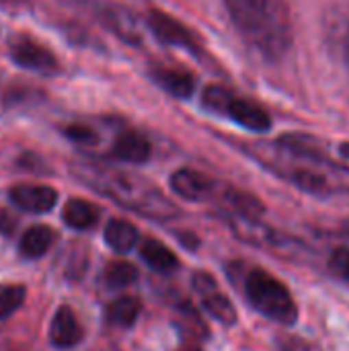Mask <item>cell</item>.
<instances>
[{
    "label": "cell",
    "mask_w": 349,
    "mask_h": 351,
    "mask_svg": "<svg viewBox=\"0 0 349 351\" xmlns=\"http://www.w3.org/2000/svg\"><path fill=\"white\" fill-rule=\"evenodd\" d=\"M105 243L115 253H128L138 243V228L128 220H111L105 226Z\"/></svg>",
    "instance_id": "cell-16"
},
{
    "label": "cell",
    "mask_w": 349,
    "mask_h": 351,
    "mask_svg": "<svg viewBox=\"0 0 349 351\" xmlns=\"http://www.w3.org/2000/svg\"><path fill=\"white\" fill-rule=\"evenodd\" d=\"M171 187L177 195H181L183 199H189V202H204L216 193V183L210 177H206L193 169L177 171L171 177Z\"/></svg>",
    "instance_id": "cell-8"
},
{
    "label": "cell",
    "mask_w": 349,
    "mask_h": 351,
    "mask_svg": "<svg viewBox=\"0 0 349 351\" xmlns=\"http://www.w3.org/2000/svg\"><path fill=\"white\" fill-rule=\"evenodd\" d=\"M142 311V304L134 296H121L113 300L107 308V321L117 327H132Z\"/></svg>",
    "instance_id": "cell-18"
},
{
    "label": "cell",
    "mask_w": 349,
    "mask_h": 351,
    "mask_svg": "<svg viewBox=\"0 0 349 351\" xmlns=\"http://www.w3.org/2000/svg\"><path fill=\"white\" fill-rule=\"evenodd\" d=\"M66 136L74 142H95V132L91 128H84V125H70L66 128Z\"/></svg>",
    "instance_id": "cell-22"
},
{
    "label": "cell",
    "mask_w": 349,
    "mask_h": 351,
    "mask_svg": "<svg viewBox=\"0 0 349 351\" xmlns=\"http://www.w3.org/2000/svg\"><path fill=\"white\" fill-rule=\"evenodd\" d=\"M62 218L64 222L74 228V230H86L91 226L97 224L99 220V208L84 202V199H70L66 206H64V212H62Z\"/></svg>",
    "instance_id": "cell-15"
},
{
    "label": "cell",
    "mask_w": 349,
    "mask_h": 351,
    "mask_svg": "<svg viewBox=\"0 0 349 351\" xmlns=\"http://www.w3.org/2000/svg\"><path fill=\"white\" fill-rule=\"evenodd\" d=\"M140 257L144 259V263L150 269H154L158 274H171L179 267V259L173 255V251L167 249L156 239H146L140 245Z\"/></svg>",
    "instance_id": "cell-13"
},
{
    "label": "cell",
    "mask_w": 349,
    "mask_h": 351,
    "mask_svg": "<svg viewBox=\"0 0 349 351\" xmlns=\"http://www.w3.org/2000/svg\"><path fill=\"white\" fill-rule=\"evenodd\" d=\"M148 25L163 43L185 47V49H195V41H193L191 31L183 23L173 19L171 14H165L160 10H152L148 14Z\"/></svg>",
    "instance_id": "cell-7"
},
{
    "label": "cell",
    "mask_w": 349,
    "mask_h": 351,
    "mask_svg": "<svg viewBox=\"0 0 349 351\" xmlns=\"http://www.w3.org/2000/svg\"><path fill=\"white\" fill-rule=\"evenodd\" d=\"M247 298L253 304L255 311H259L263 317L282 323V325H294L298 319V308L288 292V288L269 276L263 269H255L247 276Z\"/></svg>",
    "instance_id": "cell-3"
},
{
    "label": "cell",
    "mask_w": 349,
    "mask_h": 351,
    "mask_svg": "<svg viewBox=\"0 0 349 351\" xmlns=\"http://www.w3.org/2000/svg\"><path fill=\"white\" fill-rule=\"evenodd\" d=\"M10 202L19 210L31 214H45L56 206L58 193L56 189L45 185H16L10 189Z\"/></svg>",
    "instance_id": "cell-9"
},
{
    "label": "cell",
    "mask_w": 349,
    "mask_h": 351,
    "mask_svg": "<svg viewBox=\"0 0 349 351\" xmlns=\"http://www.w3.org/2000/svg\"><path fill=\"white\" fill-rule=\"evenodd\" d=\"M193 284H195V290H197V292L202 294V298H204V308H206L216 321H220L222 325H234V323H237V311H234L232 302H230L224 294H220V292L216 290V282H214L208 274L195 276Z\"/></svg>",
    "instance_id": "cell-6"
},
{
    "label": "cell",
    "mask_w": 349,
    "mask_h": 351,
    "mask_svg": "<svg viewBox=\"0 0 349 351\" xmlns=\"http://www.w3.org/2000/svg\"><path fill=\"white\" fill-rule=\"evenodd\" d=\"M80 339H82V329L74 313L68 306H62L51 319L49 341L60 350H68V348H74Z\"/></svg>",
    "instance_id": "cell-10"
},
{
    "label": "cell",
    "mask_w": 349,
    "mask_h": 351,
    "mask_svg": "<svg viewBox=\"0 0 349 351\" xmlns=\"http://www.w3.org/2000/svg\"><path fill=\"white\" fill-rule=\"evenodd\" d=\"M72 173L97 193L113 199L121 208L132 210L144 218L163 222V220H171L179 216L177 206L171 199H167L158 187H154L152 183H148L146 179L138 175H132L113 167L97 165L91 160L74 162Z\"/></svg>",
    "instance_id": "cell-1"
},
{
    "label": "cell",
    "mask_w": 349,
    "mask_h": 351,
    "mask_svg": "<svg viewBox=\"0 0 349 351\" xmlns=\"http://www.w3.org/2000/svg\"><path fill=\"white\" fill-rule=\"evenodd\" d=\"M243 39L267 60L282 58L292 43V25L282 0H224Z\"/></svg>",
    "instance_id": "cell-2"
},
{
    "label": "cell",
    "mask_w": 349,
    "mask_h": 351,
    "mask_svg": "<svg viewBox=\"0 0 349 351\" xmlns=\"http://www.w3.org/2000/svg\"><path fill=\"white\" fill-rule=\"evenodd\" d=\"M101 16H103L105 25L115 35H119L123 41H128V43H140V39H142L140 25H138V21L128 10H123L119 6H109V8H105L101 12Z\"/></svg>",
    "instance_id": "cell-12"
},
{
    "label": "cell",
    "mask_w": 349,
    "mask_h": 351,
    "mask_svg": "<svg viewBox=\"0 0 349 351\" xmlns=\"http://www.w3.org/2000/svg\"><path fill=\"white\" fill-rule=\"evenodd\" d=\"M138 280V269L128 263V261H111L105 267V276L103 282L109 290H117V288H125L130 284H134Z\"/></svg>",
    "instance_id": "cell-19"
},
{
    "label": "cell",
    "mask_w": 349,
    "mask_h": 351,
    "mask_svg": "<svg viewBox=\"0 0 349 351\" xmlns=\"http://www.w3.org/2000/svg\"><path fill=\"white\" fill-rule=\"evenodd\" d=\"M10 56L19 66L39 72V74H51L58 68L56 56L47 47H43L41 43H37L29 37L14 39L10 45Z\"/></svg>",
    "instance_id": "cell-5"
},
{
    "label": "cell",
    "mask_w": 349,
    "mask_h": 351,
    "mask_svg": "<svg viewBox=\"0 0 349 351\" xmlns=\"http://www.w3.org/2000/svg\"><path fill=\"white\" fill-rule=\"evenodd\" d=\"M25 302L23 286H0V319L10 317Z\"/></svg>",
    "instance_id": "cell-20"
},
{
    "label": "cell",
    "mask_w": 349,
    "mask_h": 351,
    "mask_svg": "<svg viewBox=\"0 0 349 351\" xmlns=\"http://www.w3.org/2000/svg\"><path fill=\"white\" fill-rule=\"evenodd\" d=\"M154 80L173 97L187 99L195 90V80L189 72L185 70H173V68H158L152 72Z\"/></svg>",
    "instance_id": "cell-14"
},
{
    "label": "cell",
    "mask_w": 349,
    "mask_h": 351,
    "mask_svg": "<svg viewBox=\"0 0 349 351\" xmlns=\"http://www.w3.org/2000/svg\"><path fill=\"white\" fill-rule=\"evenodd\" d=\"M344 56H346V66H348V72H349V31H348V37H346V47H344Z\"/></svg>",
    "instance_id": "cell-24"
},
{
    "label": "cell",
    "mask_w": 349,
    "mask_h": 351,
    "mask_svg": "<svg viewBox=\"0 0 349 351\" xmlns=\"http://www.w3.org/2000/svg\"><path fill=\"white\" fill-rule=\"evenodd\" d=\"M51 243H53V232L47 226H31L21 237L19 249L27 259H39L47 253Z\"/></svg>",
    "instance_id": "cell-17"
},
{
    "label": "cell",
    "mask_w": 349,
    "mask_h": 351,
    "mask_svg": "<svg viewBox=\"0 0 349 351\" xmlns=\"http://www.w3.org/2000/svg\"><path fill=\"white\" fill-rule=\"evenodd\" d=\"M329 269L333 271V276H337L339 280H344L349 284V249L348 247H339L331 253L329 259Z\"/></svg>",
    "instance_id": "cell-21"
},
{
    "label": "cell",
    "mask_w": 349,
    "mask_h": 351,
    "mask_svg": "<svg viewBox=\"0 0 349 351\" xmlns=\"http://www.w3.org/2000/svg\"><path fill=\"white\" fill-rule=\"evenodd\" d=\"M111 156L121 162L140 165L150 158V142L138 132H123L111 146Z\"/></svg>",
    "instance_id": "cell-11"
},
{
    "label": "cell",
    "mask_w": 349,
    "mask_h": 351,
    "mask_svg": "<svg viewBox=\"0 0 349 351\" xmlns=\"http://www.w3.org/2000/svg\"><path fill=\"white\" fill-rule=\"evenodd\" d=\"M204 105L210 111L222 113L226 117H230L234 123L253 130V132H267L272 128V119L269 113L257 105L251 99L239 97L234 93H230L228 88L222 86H210L204 93Z\"/></svg>",
    "instance_id": "cell-4"
},
{
    "label": "cell",
    "mask_w": 349,
    "mask_h": 351,
    "mask_svg": "<svg viewBox=\"0 0 349 351\" xmlns=\"http://www.w3.org/2000/svg\"><path fill=\"white\" fill-rule=\"evenodd\" d=\"M337 150H339L341 158H344L346 162H349V144H341V146H339Z\"/></svg>",
    "instance_id": "cell-23"
}]
</instances>
